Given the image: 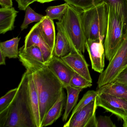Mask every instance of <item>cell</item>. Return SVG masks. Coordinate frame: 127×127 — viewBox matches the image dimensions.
<instances>
[{
    "label": "cell",
    "instance_id": "5b68a950",
    "mask_svg": "<svg viewBox=\"0 0 127 127\" xmlns=\"http://www.w3.org/2000/svg\"><path fill=\"white\" fill-rule=\"evenodd\" d=\"M125 34L122 20L116 10L108 6L107 32L104 45L105 57L110 61Z\"/></svg>",
    "mask_w": 127,
    "mask_h": 127
},
{
    "label": "cell",
    "instance_id": "5bb4252c",
    "mask_svg": "<svg viewBox=\"0 0 127 127\" xmlns=\"http://www.w3.org/2000/svg\"><path fill=\"white\" fill-rule=\"evenodd\" d=\"M28 78V99L33 122L35 127H41L39 98L32 73L29 71Z\"/></svg>",
    "mask_w": 127,
    "mask_h": 127
},
{
    "label": "cell",
    "instance_id": "30bf717a",
    "mask_svg": "<svg viewBox=\"0 0 127 127\" xmlns=\"http://www.w3.org/2000/svg\"><path fill=\"white\" fill-rule=\"evenodd\" d=\"M69 54L61 58L75 72L92 83V79L89 72V65L82 55L75 48H72Z\"/></svg>",
    "mask_w": 127,
    "mask_h": 127
},
{
    "label": "cell",
    "instance_id": "7a4b0ae2",
    "mask_svg": "<svg viewBox=\"0 0 127 127\" xmlns=\"http://www.w3.org/2000/svg\"><path fill=\"white\" fill-rule=\"evenodd\" d=\"M28 75L26 70L22 76L14 98L3 110L6 113L4 127H35L28 99Z\"/></svg>",
    "mask_w": 127,
    "mask_h": 127
},
{
    "label": "cell",
    "instance_id": "484cf974",
    "mask_svg": "<svg viewBox=\"0 0 127 127\" xmlns=\"http://www.w3.org/2000/svg\"><path fill=\"white\" fill-rule=\"evenodd\" d=\"M68 5L81 10L88 9L102 2V0H64Z\"/></svg>",
    "mask_w": 127,
    "mask_h": 127
},
{
    "label": "cell",
    "instance_id": "836d02e7",
    "mask_svg": "<svg viewBox=\"0 0 127 127\" xmlns=\"http://www.w3.org/2000/svg\"><path fill=\"white\" fill-rule=\"evenodd\" d=\"M4 55L1 52H0V65H6V58Z\"/></svg>",
    "mask_w": 127,
    "mask_h": 127
},
{
    "label": "cell",
    "instance_id": "8fae6325",
    "mask_svg": "<svg viewBox=\"0 0 127 127\" xmlns=\"http://www.w3.org/2000/svg\"><path fill=\"white\" fill-rule=\"evenodd\" d=\"M25 48L36 46L40 49L46 64H47L53 55L50 48L42 38L39 29V22L35 24L25 38Z\"/></svg>",
    "mask_w": 127,
    "mask_h": 127
},
{
    "label": "cell",
    "instance_id": "52a82bcc",
    "mask_svg": "<svg viewBox=\"0 0 127 127\" xmlns=\"http://www.w3.org/2000/svg\"><path fill=\"white\" fill-rule=\"evenodd\" d=\"M96 104L105 110L115 114L123 120L127 119V101L113 95L98 93Z\"/></svg>",
    "mask_w": 127,
    "mask_h": 127
},
{
    "label": "cell",
    "instance_id": "83f0119b",
    "mask_svg": "<svg viewBox=\"0 0 127 127\" xmlns=\"http://www.w3.org/2000/svg\"><path fill=\"white\" fill-rule=\"evenodd\" d=\"M18 88H14L8 91L0 99V111L7 107L12 101L15 96Z\"/></svg>",
    "mask_w": 127,
    "mask_h": 127
},
{
    "label": "cell",
    "instance_id": "4dcf8cb0",
    "mask_svg": "<svg viewBox=\"0 0 127 127\" xmlns=\"http://www.w3.org/2000/svg\"><path fill=\"white\" fill-rule=\"evenodd\" d=\"M37 0H16L18 5V8L21 11H26L27 7L30 5Z\"/></svg>",
    "mask_w": 127,
    "mask_h": 127
},
{
    "label": "cell",
    "instance_id": "7c38bea8",
    "mask_svg": "<svg viewBox=\"0 0 127 127\" xmlns=\"http://www.w3.org/2000/svg\"><path fill=\"white\" fill-rule=\"evenodd\" d=\"M47 66L62 83L64 88L69 86L75 72L61 58L53 55Z\"/></svg>",
    "mask_w": 127,
    "mask_h": 127
},
{
    "label": "cell",
    "instance_id": "8992f818",
    "mask_svg": "<svg viewBox=\"0 0 127 127\" xmlns=\"http://www.w3.org/2000/svg\"><path fill=\"white\" fill-rule=\"evenodd\" d=\"M127 66V32L106 69L100 73L97 88L114 81L119 73Z\"/></svg>",
    "mask_w": 127,
    "mask_h": 127
},
{
    "label": "cell",
    "instance_id": "3957f363",
    "mask_svg": "<svg viewBox=\"0 0 127 127\" xmlns=\"http://www.w3.org/2000/svg\"><path fill=\"white\" fill-rule=\"evenodd\" d=\"M56 24L57 29L65 35L72 48L84 53L86 38L82 21L81 10L68 5L65 14Z\"/></svg>",
    "mask_w": 127,
    "mask_h": 127
},
{
    "label": "cell",
    "instance_id": "6da1fadb",
    "mask_svg": "<svg viewBox=\"0 0 127 127\" xmlns=\"http://www.w3.org/2000/svg\"><path fill=\"white\" fill-rule=\"evenodd\" d=\"M32 73L39 98L41 126L47 113L58 101L64 88L47 65Z\"/></svg>",
    "mask_w": 127,
    "mask_h": 127
},
{
    "label": "cell",
    "instance_id": "9a60e30c",
    "mask_svg": "<svg viewBox=\"0 0 127 127\" xmlns=\"http://www.w3.org/2000/svg\"><path fill=\"white\" fill-rule=\"evenodd\" d=\"M39 29L42 38L53 55L56 41L53 21L45 15L44 18L39 22Z\"/></svg>",
    "mask_w": 127,
    "mask_h": 127
},
{
    "label": "cell",
    "instance_id": "d6986e66",
    "mask_svg": "<svg viewBox=\"0 0 127 127\" xmlns=\"http://www.w3.org/2000/svg\"><path fill=\"white\" fill-rule=\"evenodd\" d=\"M21 37L14 38L11 40L1 42L0 43V52L5 57L9 59L19 58L18 45Z\"/></svg>",
    "mask_w": 127,
    "mask_h": 127
},
{
    "label": "cell",
    "instance_id": "d6a6232c",
    "mask_svg": "<svg viewBox=\"0 0 127 127\" xmlns=\"http://www.w3.org/2000/svg\"><path fill=\"white\" fill-rule=\"evenodd\" d=\"M0 5L1 8H11L13 6L12 0H0Z\"/></svg>",
    "mask_w": 127,
    "mask_h": 127
},
{
    "label": "cell",
    "instance_id": "44dd1931",
    "mask_svg": "<svg viewBox=\"0 0 127 127\" xmlns=\"http://www.w3.org/2000/svg\"><path fill=\"white\" fill-rule=\"evenodd\" d=\"M98 93H104L122 98L127 101V87L115 81L109 83L96 90Z\"/></svg>",
    "mask_w": 127,
    "mask_h": 127
},
{
    "label": "cell",
    "instance_id": "2e32d148",
    "mask_svg": "<svg viewBox=\"0 0 127 127\" xmlns=\"http://www.w3.org/2000/svg\"><path fill=\"white\" fill-rule=\"evenodd\" d=\"M18 11L14 7L0 9V34H5L14 28V23Z\"/></svg>",
    "mask_w": 127,
    "mask_h": 127
},
{
    "label": "cell",
    "instance_id": "4fadbf2b",
    "mask_svg": "<svg viewBox=\"0 0 127 127\" xmlns=\"http://www.w3.org/2000/svg\"><path fill=\"white\" fill-rule=\"evenodd\" d=\"M96 97L88 104L78 111L64 125V127H86L97 109Z\"/></svg>",
    "mask_w": 127,
    "mask_h": 127
},
{
    "label": "cell",
    "instance_id": "cb8c5ba5",
    "mask_svg": "<svg viewBox=\"0 0 127 127\" xmlns=\"http://www.w3.org/2000/svg\"><path fill=\"white\" fill-rule=\"evenodd\" d=\"M44 17L45 16L35 12L29 6L26 10L24 20L21 26V30L23 31L27 29L29 25L32 23L41 21Z\"/></svg>",
    "mask_w": 127,
    "mask_h": 127
},
{
    "label": "cell",
    "instance_id": "f546056e",
    "mask_svg": "<svg viewBox=\"0 0 127 127\" xmlns=\"http://www.w3.org/2000/svg\"><path fill=\"white\" fill-rule=\"evenodd\" d=\"M114 81L124 86H127V66L119 73Z\"/></svg>",
    "mask_w": 127,
    "mask_h": 127
},
{
    "label": "cell",
    "instance_id": "f1b7e54d",
    "mask_svg": "<svg viewBox=\"0 0 127 127\" xmlns=\"http://www.w3.org/2000/svg\"><path fill=\"white\" fill-rule=\"evenodd\" d=\"M110 117L100 116L97 118V127H115Z\"/></svg>",
    "mask_w": 127,
    "mask_h": 127
},
{
    "label": "cell",
    "instance_id": "9c48e42d",
    "mask_svg": "<svg viewBox=\"0 0 127 127\" xmlns=\"http://www.w3.org/2000/svg\"><path fill=\"white\" fill-rule=\"evenodd\" d=\"M104 39L103 38H99L95 40H87L85 43L86 49L89 54L92 69L100 73L104 71L105 66Z\"/></svg>",
    "mask_w": 127,
    "mask_h": 127
},
{
    "label": "cell",
    "instance_id": "d4e9b609",
    "mask_svg": "<svg viewBox=\"0 0 127 127\" xmlns=\"http://www.w3.org/2000/svg\"><path fill=\"white\" fill-rule=\"evenodd\" d=\"M98 94V93L96 90L88 91L85 94L78 104L73 108L70 118H72L78 111L83 108L93 101L97 96Z\"/></svg>",
    "mask_w": 127,
    "mask_h": 127
},
{
    "label": "cell",
    "instance_id": "e0dca14e",
    "mask_svg": "<svg viewBox=\"0 0 127 127\" xmlns=\"http://www.w3.org/2000/svg\"><path fill=\"white\" fill-rule=\"evenodd\" d=\"M65 102V96L64 91L58 101L47 113L41 127L51 125L61 116Z\"/></svg>",
    "mask_w": 127,
    "mask_h": 127
},
{
    "label": "cell",
    "instance_id": "277c9868",
    "mask_svg": "<svg viewBox=\"0 0 127 127\" xmlns=\"http://www.w3.org/2000/svg\"><path fill=\"white\" fill-rule=\"evenodd\" d=\"M108 17V6L102 2L88 9L81 10L82 26L87 40L104 38Z\"/></svg>",
    "mask_w": 127,
    "mask_h": 127
},
{
    "label": "cell",
    "instance_id": "d590c367",
    "mask_svg": "<svg viewBox=\"0 0 127 127\" xmlns=\"http://www.w3.org/2000/svg\"><path fill=\"white\" fill-rule=\"evenodd\" d=\"M123 126L124 127H127V119H123Z\"/></svg>",
    "mask_w": 127,
    "mask_h": 127
},
{
    "label": "cell",
    "instance_id": "8d00e7d4",
    "mask_svg": "<svg viewBox=\"0 0 127 127\" xmlns=\"http://www.w3.org/2000/svg\"><path fill=\"white\" fill-rule=\"evenodd\" d=\"M126 87H127V86H126Z\"/></svg>",
    "mask_w": 127,
    "mask_h": 127
},
{
    "label": "cell",
    "instance_id": "ac0fdd59",
    "mask_svg": "<svg viewBox=\"0 0 127 127\" xmlns=\"http://www.w3.org/2000/svg\"><path fill=\"white\" fill-rule=\"evenodd\" d=\"M56 36V41L53 55L62 58L70 52L72 47L67 38L64 33L59 29Z\"/></svg>",
    "mask_w": 127,
    "mask_h": 127
},
{
    "label": "cell",
    "instance_id": "1f68e13d",
    "mask_svg": "<svg viewBox=\"0 0 127 127\" xmlns=\"http://www.w3.org/2000/svg\"><path fill=\"white\" fill-rule=\"evenodd\" d=\"M86 127H97V118L96 117V113L90 119Z\"/></svg>",
    "mask_w": 127,
    "mask_h": 127
},
{
    "label": "cell",
    "instance_id": "ba28073f",
    "mask_svg": "<svg viewBox=\"0 0 127 127\" xmlns=\"http://www.w3.org/2000/svg\"><path fill=\"white\" fill-rule=\"evenodd\" d=\"M18 58L26 70L32 73L46 65L40 49L36 46L25 48L23 45L19 49Z\"/></svg>",
    "mask_w": 127,
    "mask_h": 127
},
{
    "label": "cell",
    "instance_id": "4316f807",
    "mask_svg": "<svg viewBox=\"0 0 127 127\" xmlns=\"http://www.w3.org/2000/svg\"><path fill=\"white\" fill-rule=\"evenodd\" d=\"M92 83L75 72L70 80L69 86L76 89H83L91 87Z\"/></svg>",
    "mask_w": 127,
    "mask_h": 127
},
{
    "label": "cell",
    "instance_id": "e575fe53",
    "mask_svg": "<svg viewBox=\"0 0 127 127\" xmlns=\"http://www.w3.org/2000/svg\"><path fill=\"white\" fill-rule=\"evenodd\" d=\"M55 0H37V2L40 3H45L50 2Z\"/></svg>",
    "mask_w": 127,
    "mask_h": 127
},
{
    "label": "cell",
    "instance_id": "603a6c76",
    "mask_svg": "<svg viewBox=\"0 0 127 127\" xmlns=\"http://www.w3.org/2000/svg\"><path fill=\"white\" fill-rule=\"evenodd\" d=\"M68 4L66 3L58 6H51L48 7L45 11L46 16L52 20H61L67 10Z\"/></svg>",
    "mask_w": 127,
    "mask_h": 127
},
{
    "label": "cell",
    "instance_id": "7402d4cb",
    "mask_svg": "<svg viewBox=\"0 0 127 127\" xmlns=\"http://www.w3.org/2000/svg\"><path fill=\"white\" fill-rule=\"evenodd\" d=\"M114 9L122 20L125 34L127 32V0H102Z\"/></svg>",
    "mask_w": 127,
    "mask_h": 127
},
{
    "label": "cell",
    "instance_id": "ffe728a7",
    "mask_svg": "<svg viewBox=\"0 0 127 127\" xmlns=\"http://www.w3.org/2000/svg\"><path fill=\"white\" fill-rule=\"evenodd\" d=\"M65 88L67 93V99L65 111L62 117L63 122H66L67 120L70 113L77 103L79 94L82 90L73 88L70 86H67Z\"/></svg>",
    "mask_w": 127,
    "mask_h": 127
}]
</instances>
